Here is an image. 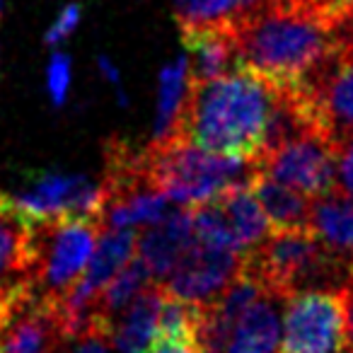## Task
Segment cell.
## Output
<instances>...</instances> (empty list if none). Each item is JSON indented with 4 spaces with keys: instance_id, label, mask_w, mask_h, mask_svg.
Segmentation results:
<instances>
[{
    "instance_id": "obj_17",
    "label": "cell",
    "mask_w": 353,
    "mask_h": 353,
    "mask_svg": "<svg viewBox=\"0 0 353 353\" xmlns=\"http://www.w3.org/2000/svg\"><path fill=\"white\" fill-rule=\"evenodd\" d=\"M307 228L334 256L353 269V201L336 192L312 199Z\"/></svg>"
},
{
    "instance_id": "obj_2",
    "label": "cell",
    "mask_w": 353,
    "mask_h": 353,
    "mask_svg": "<svg viewBox=\"0 0 353 353\" xmlns=\"http://www.w3.org/2000/svg\"><path fill=\"white\" fill-rule=\"evenodd\" d=\"M276 99L279 88L242 65L203 83L189 80L176 136L201 150L254 162Z\"/></svg>"
},
{
    "instance_id": "obj_13",
    "label": "cell",
    "mask_w": 353,
    "mask_h": 353,
    "mask_svg": "<svg viewBox=\"0 0 353 353\" xmlns=\"http://www.w3.org/2000/svg\"><path fill=\"white\" fill-rule=\"evenodd\" d=\"M194 221L192 208L179 206L170 211L162 221L145 228L143 235H138L136 256L150 271L152 281L162 283L170 276V271L182 259V254L194 245Z\"/></svg>"
},
{
    "instance_id": "obj_18",
    "label": "cell",
    "mask_w": 353,
    "mask_h": 353,
    "mask_svg": "<svg viewBox=\"0 0 353 353\" xmlns=\"http://www.w3.org/2000/svg\"><path fill=\"white\" fill-rule=\"evenodd\" d=\"M250 189L259 201L271 230H288V228H307L312 199L295 192L288 184L271 179L269 174L254 170L250 179Z\"/></svg>"
},
{
    "instance_id": "obj_16",
    "label": "cell",
    "mask_w": 353,
    "mask_h": 353,
    "mask_svg": "<svg viewBox=\"0 0 353 353\" xmlns=\"http://www.w3.org/2000/svg\"><path fill=\"white\" fill-rule=\"evenodd\" d=\"M285 300L264 293L232 324L225 353H276L281 343V307Z\"/></svg>"
},
{
    "instance_id": "obj_11",
    "label": "cell",
    "mask_w": 353,
    "mask_h": 353,
    "mask_svg": "<svg viewBox=\"0 0 353 353\" xmlns=\"http://www.w3.org/2000/svg\"><path fill=\"white\" fill-rule=\"evenodd\" d=\"M63 341L59 303L34 293V285L0 312V353H59Z\"/></svg>"
},
{
    "instance_id": "obj_31",
    "label": "cell",
    "mask_w": 353,
    "mask_h": 353,
    "mask_svg": "<svg viewBox=\"0 0 353 353\" xmlns=\"http://www.w3.org/2000/svg\"><path fill=\"white\" fill-rule=\"evenodd\" d=\"M0 15H3V0H0Z\"/></svg>"
},
{
    "instance_id": "obj_28",
    "label": "cell",
    "mask_w": 353,
    "mask_h": 353,
    "mask_svg": "<svg viewBox=\"0 0 353 353\" xmlns=\"http://www.w3.org/2000/svg\"><path fill=\"white\" fill-rule=\"evenodd\" d=\"M143 353H201V351L192 341H176V339L155 336Z\"/></svg>"
},
{
    "instance_id": "obj_26",
    "label": "cell",
    "mask_w": 353,
    "mask_h": 353,
    "mask_svg": "<svg viewBox=\"0 0 353 353\" xmlns=\"http://www.w3.org/2000/svg\"><path fill=\"white\" fill-rule=\"evenodd\" d=\"M80 15H83V8L80 6H65L63 10H61V15L56 17V22L49 27V32H46V44L49 46H56L61 44V41H65L70 34H73V30L78 27L80 22Z\"/></svg>"
},
{
    "instance_id": "obj_4",
    "label": "cell",
    "mask_w": 353,
    "mask_h": 353,
    "mask_svg": "<svg viewBox=\"0 0 353 353\" xmlns=\"http://www.w3.org/2000/svg\"><path fill=\"white\" fill-rule=\"evenodd\" d=\"M256 165L252 160L223 157L196 148L182 136L145 148V174L157 192L179 206H199L237 184H250Z\"/></svg>"
},
{
    "instance_id": "obj_9",
    "label": "cell",
    "mask_w": 353,
    "mask_h": 353,
    "mask_svg": "<svg viewBox=\"0 0 353 353\" xmlns=\"http://www.w3.org/2000/svg\"><path fill=\"white\" fill-rule=\"evenodd\" d=\"M256 170L310 199L334 192L336 145L322 133H303L264 150L254 160Z\"/></svg>"
},
{
    "instance_id": "obj_30",
    "label": "cell",
    "mask_w": 353,
    "mask_h": 353,
    "mask_svg": "<svg viewBox=\"0 0 353 353\" xmlns=\"http://www.w3.org/2000/svg\"><path fill=\"white\" fill-rule=\"evenodd\" d=\"M346 6H348V10H351V15H353V0H346Z\"/></svg>"
},
{
    "instance_id": "obj_3",
    "label": "cell",
    "mask_w": 353,
    "mask_h": 353,
    "mask_svg": "<svg viewBox=\"0 0 353 353\" xmlns=\"http://www.w3.org/2000/svg\"><path fill=\"white\" fill-rule=\"evenodd\" d=\"M242 269L281 300L303 290H339L353 274L310 228L269 230L254 250L242 254Z\"/></svg>"
},
{
    "instance_id": "obj_6",
    "label": "cell",
    "mask_w": 353,
    "mask_h": 353,
    "mask_svg": "<svg viewBox=\"0 0 353 353\" xmlns=\"http://www.w3.org/2000/svg\"><path fill=\"white\" fill-rule=\"evenodd\" d=\"M192 221L199 242L237 254L254 250L271 230L250 184H237L211 201L192 206Z\"/></svg>"
},
{
    "instance_id": "obj_32",
    "label": "cell",
    "mask_w": 353,
    "mask_h": 353,
    "mask_svg": "<svg viewBox=\"0 0 353 353\" xmlns=\"http://www.w3.org/2000/svg\"><path fill=\"white\" fill-rule=\"evenodd\" d=\"M348 353H351V351H348Z\"/></svg>"
},
{
    "instance_id": "obj_7",
    "label": "cell",
    "mask_w": 353,
    "mask_h": 353,
    "mask_svg": "<svg viewBox=\"0 0 353 353\" xmlns=\"http://www.w3.org/2000/svg\"><path fill=\"white\" fill-rule=\"evenodd\" d=\"M17 213L32 225L61 221H97L107 201L102 182H92L85 174L46 172L22 194H10Z\"/></svg>"
},
{
    "instance_id": "obj_21",
    "label": "cell",
    "mask_w": 353,
    "mask_h": 353,
    "mask_svg": "<svg viewBox=\"0 0 353 353\" xmlns=\"http://www.w3.org/2000/svg\"><path fill=\"white\" fill-rule=\"evenodd\" d=\"M150 283H155L150 271L145 269V264H143L138 256H133V259L102 288V293L94 300L92 312L97 314L102 322L109 324L114 314L121 312V310L126 307L138 293H143Z\"/></svg>"
},
{
    "instance_id": "obj_14",
    "label": "cell",
    "mask_w": 353,
    "mask_h": 353,
    "mask_svg": "<svg viewBox=\"0 0 353 353\" xmlns=\"http://www.w3.org/2000/svg\"><path fill=\"white\" fill-rule=\"evenodd\" d=\"M165 288L162 283H150L138 293L119 314L109 322V341L117 353H143L157 336V312Z\"/></svg>"
},
{
    "instance_id": "obj_1",
    "label": "cell",
    "mask_w": 353,
    "mask_h": 353,
    "mask_svg": "<svg viewBox=\"0 0 353 353\" xmlns=\"http://www.w3.org/2000/svg\"><path fill=\"white\" fill-rule=\"evenodd\" d=\"M351 22L314 0H264L230 25L237 65L279 90L300 88L339 54Z\"/></svg>"
},
{
    "instance_id": "obj_19",
    "label": "cell",
    "mask_w": 353,
    "mask_h": 353,
    "mask_svg": "<svg viewBox=\"0 0 353 353\" xmlns=\"http://www.w3.org/2000/svg\"><path fill=\"white\" fill-rule=\"evenodd\" d=\"M187 88H189L187 59H179L176 63H170L167 68H162L160 90H157L160 99H157V121H155V133H152V143H160L176 136L184 99H187Z\"/></svg>"
},
{
    "instance_id": "obj_15",
    "label": "cell",
    "mask_w": 353,
    "mask_h": 353,
    "mask_svg": "<svg viewBox=\"0 0 353 353\" xmlns=\"http://www.w3.org/2000/svg\"><path fill=\"white\" fill-rule=\"evenodd\" d=\"M187 46L189 80L203 83L237 68V51L230 27H189L182 30Z\"/></svg>"
},
{
    "instance_id": "obj_24",
    "label": "cell",
    "mask_w": 353,
    "mask_h": 353,
    "mask_svg": "<svg viewBox=\"0 0 353 353\" xmlns=\"http://www.w3.org/2000/svg\"><path fill=\"white\" fill-rule=\"evenodd\" d=\"M334 192L353 201V136L336 145V172Z\"/></svg>"
},
{
    "instance_id": "obj_23",
    "label": "cell",
    "mask_w": 353,
    "mask_h": 353,
    "mask_svg": "<svg viewBox=\"0 0 353 353\" xmlns=\"http://www.w3.org/2000/svg\"><path fill=\"white\" fill-rule=\"evenodd\" d=\"M59 353H114V346L109 341V324H104L97 317L92 327H88L83 334L63 341Z\"/></svg>"
},
{
    "instance_id": "obj_29",
    "label": "cell",
    "mask_w": 353,
    "mask_h": 353,
    "mask_svg": "<svg viewBox=\"0 0 353 353\" xmlns=\"http://www.w3.org/2000/svg\"><path fill=\"white\" fill-rule=\"evenodd\" d=\"M99 70H102V75H104V78L109 80V83L119 85V70L114 68V65L109 63V61L104 59V56H102V59H99Z\"/></svg>"
},
{
    "instance_id": "obj_12",
    "label": "cell",
    "mask_w": 353,
    "mask_h": 353,
    "mask_svg": "<svg viewBox=\"0 0 353 353\" xmlns=\"http://www.w3.org/2000/svg\"><path fill=\"white\" fill-rule=\"evenodd\" d=\"M37 264V225L17 213L10 194L0 192V312L32 290Z\"/></svg>"
},
{
    "instance_id": "obj_27",
    "label": "cell",
    "mask_w": 353,
    "mask_h": 353,
    "mask_svg": "<svg viewBox=\"0 0 353 353\" xmlns=\"http://www.w3.org/2000/svg\"><path fill=\"white\" fill-rule=\"evenodd\" d=\"M343 305V327H346V351L353 353V274L348 276L346 283L339 288Z\"/></svg>"
},
{
    "instance_id": "obj_8",
    "label": "cell",
    "mask_w": 353,
    "mask_h": 353,
    "mask_svg": "<svg viewBox=\"0 0 353 353\" xmlns=\"http://www.w3.org/2000/svg\"><path fill=\"white\" fill-rule=\"evenodd\" d=\"M283 353H343L346 327L339 290H303L283 303Z\"/></svg>"
},
{
    "instance_id": "obj_20",
    "label": "cell",
    "mask_w": 353,
    "mask_h": 353,
    "mask_svg": "<svg viewBox=\"0 0 353 353\" xmlns=\"http://www.w3.org/2000/svg\"><path fill=\"white\" fill-rule=\"evenodd\" d=\"M264 0H174V15L182 30L189 27H230Z\"/></svg>"
},
{
    "instance_id": "obj_10",
    "label": "cell",
    "mask_w": 353,
    "mask_h": 353,
    "mask_svg": "<svg viewBox=\"0 0 353 353\" xmlns=\"http://www.w3.org/2000/svg\"><path fill=\"white\" fill-rule=\"evenodd\" d=\"M240 266L242 254L237 252L194 240V245L170 271V276L162 281V288L172 298L203 307L225 290V285L240 274Z\"/></svg>"
},
{
    "instance_id": "obj_25",
    "label": "cell",
    "mask_w": 353,
    "mask_h": 353,
    "mask_svg": "<svg viewBox=\"0 0 353 353\" xmlns=\"http://www.w3.org/2000/svg\"><path fill=\"white\" fill-rule=\"evenodd\" d=\"M46 88H49L56 107L65 102V94L70 88V61L65 54H54L49 68H46Z\"/></svg>"
},
{
    "instance_id": "obj_5",
    "label": "cell",
    "mask_w": 353,
    "mask_h": 353,
    "mask_svg": "<svg viewBox=\"0 0 353 353\" xmlns=\"http://www.w3.org/2000/svg\"><path fill=\"white\" fill-rule=\"evenodd\" d=\"M102 232L97 221H61L37 225V264L32 285L41 298L61 303L83 276Z\"/></svg>"
},
{
    "instance_id": "obj_22",
    "label": "cell",
    "mask_w": 353,
    "mask_h": 353,
    "mask_svg": "<svg viewBox=\"0 0 353 353\" xmlns=\"http://www.w3.org/2000/svg\"><path fill=\"white\" fill-rule=\"evenodd\" d=\"M199 319H201V305L184 303L165 293L157 312V336L196 343Z\"/></svg>"
}]
</instances>
